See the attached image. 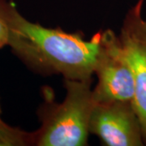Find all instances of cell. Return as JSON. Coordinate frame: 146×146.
I'll list each match as a JSON object with an SVG mask.
<instances>
[{"label": "cell", "mask_w": 146, "mask_h": 146, "mask_svg": "<svg viewBox=\"0 0 146 146\" xmlns=\"http://www.w3.org/2000/svg\"><path fill=\"white\" fill-rule=\"evenodd\" d=\"M0 16L8 30L7 46L27 66L38 72L59 73L65 79H92L100 33L86 41L78 33L46 28L27 20L8 0H0Z\"/></svg>", "instance_id": "obj_1"}, {"label": "cell", "mask_w": 146, "mask_h": 146, "mask_svg": "<svg viewBox=\"0 0 146 146\" xmlns=\"http://www.w3.org/2000/svg\"><path fill=\"white\" fill-rule=\"evenodd\" d=\"M92 79H65L67 94L61 103L51 100L40 111L42 126L35 145L83 146L87 145L94 108Z\"/></svg>", "instance_id": "obj_2"}, {"label": "cell", "mask_w": 146, "mask_h": 146, "mask_svg": "<svg viewBox=\"0 0 146 146\" xmlns=\"http://www.w3.org/2000/svg\"><path fill=\"white\" fill-rule=\"evenodd\" d=\"M94 73L98 81L93 89L95 102H132L134 80L119 36L111 30L101 33Z\"/></svg>", "instance_id": "obj_3"}, {"label": "cell", "mask_w": 146, "mask_h": 146, "mask_svg": "<svg viewBox=\"0 0 146 146\" xmlns=\"http://www.w3.org/2000/svg\"><path fill=\"white\" fill-rule=\"evenodd\" d=\"M89 132L108 146L145 145L140 120L132 102H95Z\"/></svg>", "instance_id": "obj_4"}, {"label": "cell", "mask_w": 146, "mask_h": 146, "mask_svg": "<svg viewBox=\"0 0 146 146\" xmlns=\"http://www.w3.org/2000/svg\"><path fill=\"white\" fill-rule=\"evenodd\" d=\"M145 0H138L126 16L119 39L134 80L132 104L140 120L146 145V36L142 23Z\"/></svg>", "instance_id": "obj_5"}, {"label": "cell", "mask_w": 146, "mask_h": 146, "mask_svg": "<svg viewBox=\"0 0 146 146\" xmlns=\"http://www.w3.org/2000/svg\"><path fill=\"white\" fill-rule=\"evenodd\" d=\"M36 132L13 127L0 119V146L35 145Z\"/></svg>", "instance_id": "obj_6"}, {"label": "cell", "mask_w": 146, "mask_h": 146, "mask_svg": "<svg viewBox=\"0 0 146 146\" xmlns=\"http://www.w3.org/2000/svg\"><path fill=\"white\" fill-rule=\"evenodd\" d=\"M8 30L7 25L0 16V48L7 46Z\"/></svg>", "instance_id": "obj_7"}, {"label": "cell", "mask_w": 146, "mask_h": 146, "mask_svg": "<svg viewBox=\"0 0 146 146\" xmlns=\"http://www.w3.org/2000/svg\"><path fill=\"white\" fill-rule=\"evenodd\" d=\"M141 27H142V29H143V32L145 34L146 36V20H142V23H141Z\"/></svg>", "instance_id": "obj_8"}, {"label": "cell", "mask_w": 146, "mask_h": 146, "mask_svg": "<svg viewBox=\"0 0 146 146\" xmlns=\"http://www.w3.org/2000/svg\"><path fill=\"white\" fill-rule=\"evenodd\" d=\"M1 114H2V108H1V103H0V119H2L1 118Z\"/></svg>", "instance_id": "obj_9"}]
</instances>
